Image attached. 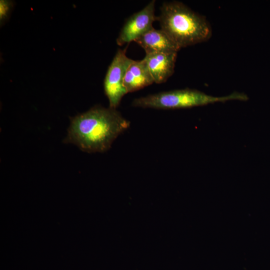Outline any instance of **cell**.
<instances>
[{
    "label": "cell",
    "instance_id": "8",
    "mask_svg": "<svg viewBox=\"0 0 270 270\" xmlns=\"http://www.w3.org/2000/svg\"><path fill=\"white\" fill-rule=\"evenodd\" d=\"M154 82L144 59L134 60L128 66L124 81L127 93L135 92Z\"/></svg>",
    "mask_w": 270,
    "mask_h": 270
},
{
    "label": "cell",
    "instance_id": "7",
    "mask_svg": "<svg viewBox=\"0 0 270 270\" xmlns=\"http://www.w3.org/2000/svg\"><path fill=\"white\" fill-rule=\"evenodd\" d=\"M177 53L146 54V61L154 82H164L174 72Z\"/></svg>",
    "mask_w": 270,
    "mask_h": 270
},
{
    "label": "cell",
    "instance_id": "1",
    "mask_svg": "<svg viewBox=\"0 0 270 270\" xmlns=\"http://www.w3.org/2000/svg\"><path fill=\"white\" fill-rule=\"evenodd\" d=\"M130 126V121L116 108L94 106L71 118L64 142L73 144L88 153L103 152Z\"/></svg>",
    "mask_w": 270,
    "mask_h": 270
},
{
    "label": "cell",
    "instance_id": "6",
    "mask_svg": "<svg viewBox=\"0 0 270 270\" xmlns=\"http://www.w3.org/2000/svg\"><path fill=\"white\" fill-rule=\"evenodd\" d=\"M145 50L152 53H177L180 49L161 29L152 28L135 40Z\"/></svg>",
    "mask_w": 270,
    "mask_h": 270
},
{
    "label": "cell",
    "instance_id": "5",
    "mask_svg": "<svg viewBox=\"0 0 270 270\" xmlns=\"http://www.w3.org/2000/svg\"><path fill=\"white\" fill-rule=\"evenodd\" d=\"M155 3L154 0H151L144 8L126 20L116 38L118 45L134 41L153 28L152 24L156 20Z\"/></svg>",
    "mask_w": 270,
    "mask_h": 270
},
{
    "label": "cell",
    "instance_id": "2",
    "mask_svg": "<svg viewBox=\"0 0 270 270\" xmlns=\"http://www.w3.org/2000/svg\"><path fill=\"white\" fill-rule=\"evenodd\" d=\"M156 16L160 29L180 48L208 40L211 26L206 18L182 2H167Z\"/></svg>",
    "mask_w": 270,
    "mask_h": 270
},
{
    "label": "cell",
    "instance_id": "4",
    "mask_svg": "<svg viewBox=\"0 0 270 270\" xmlns=\"http://www.w3.org/2000/svg\"><path fill=\"white\" fill-rule=\"evenodd\" d=\"M134 60L126 56V48L118 49L108 66L104 86L110 108L116 109L127 94L124 81L126 70Z\"/></svg>",
    "mask_w": 270,
    "mask_h": 270
},
{
    "label": "cell",
    "instance_id": "3",
    "mask_svg": "<svg viewBox=\"0 0 270 270\" xmlns=\"http://www.w3.org/2000/svg\"><path fill=\"white\" fill-rule=\"evenodd\" d=\"M247 95L234 92L223 96H214L200 91L190 88L176 90L136 98L132 106L143 108L176 109L190 108L218 102L238 100L246 101Z\"/></svg>",
    "mask_w": 270,
    "mask_h": 270
},
{
    "label": "cell",
    "instance_id": "9",
    "mask_svg": "<svg viewBox=\"0 0 270 270\" xmlns=\"http://www.w3.org/2000/svg\"><path fill=\"white\" fill-rule=\"evenodd\" d=\"M13 6L14 2L11 0H0V22L1 26L8 19Z\"/></svg>",
    "mask_w": 270,
    "mask_h": 270
}]
</instances>
